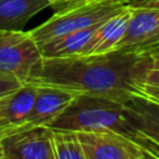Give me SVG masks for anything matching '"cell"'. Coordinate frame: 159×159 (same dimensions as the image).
<instances>
[{
  "label": "cell",
  "instance_id": "obj_1",
  "mask_svg": "<svg viewBox=\"0 0 159 159\" xmlns=\"http://www.w3.org/2000/svg\"><path fill=\"white\" fill-rule=\"evenodd\" d=\"M149 58L124 51L103 55L42 57L27 83L62 88L125 103L135 91V78Z\"/></svg>",
  "mask_w": 159,
  "mask_h": 159
},
{
  "label": "cell",
  "instance_id": "obj_2",
  "mask_svg": "<svg viewBox=\"0 0 159 159\" xmlns=\"http://www.w3.org/2000/svg\"><path fill=\"white\" fill-rule=\"evenodd\" d=\"M47 127L73 133L114 130L129 137L125 103L89 94H77Z\"/></svg>",
  "mask_w": 159,
  "mask_h": 159
},
{
  "label": "cell",
  "instance_id": "obj_3",
  "mask_svg": "<svg viewBox=\"0 0 159 159\" xmlns=\"http://www.w3.org/2000/svg\"><path fill=\"white\" fill-rule=\"evenodd\" d=\"M125 6L127 2L120 1H84L55 11L48 20L29 30V34L37 45H41L61 35L99 24L122 11Z\"/></svg>",
  "mask_w": 159,
  "mask_h": 159
},
{
  "label": "cell",
  "instance_id": "obj_4",
  "mask_svg": "<svg viewBox=\"0 0 159 159\" xmlns=\"http://www.w3.org/2000/svg\"><path fill=\"white\" fill-rule=\"evenodd\" d=\"M42 56L39 45L24 30H0V76L26 84Z\"/></svg>",
  "mask_w": 159,
  "mask_h": 159
},
{
  "label": "cell",
  "instance_id": "obj_5",
  "mask_svg": "<svg viewBox=\"0 0 159 159\" xmlns=\"http://www.w3.org/2000/svg\"><path fill=\"white\" fill-rule=\"evenodd\" d=\"M84 159H139L143 149L130 137L114 130L75 133Z\"/></svg>",
  "mask_w": 159,
  "mask_h": 159
},
{
  "label": "cell",
  "instance_id": "obj_6",
  "mask_svg": "<svg viewBox=\"0 0 159 159\" xmlns=\"http://www.w3.org/2000/svg\"><path fill=\"white\" fill-rule=\"evenodd\" d=\"M113 51L139 55L159 51V10L132 7L125 34Z\"/></svg>",
  "mask_w": 159,
  "mask_h": 159
},
{
  "label": "cell",
  "instance_id": "obj_7",
  "mask_svg": "<svg viewBox=\"0 0 159 159\" xmlns=\"http://www.w3.org/2000/svg\"><path fill=\"white\" fill-rule=\"evenodd\" d=\"M129 137L159 154V101L134 93L127 102Z\"/></svg>",
  "mask_w": 159,
  "mask_h": 159
},
{
  "label": "cell",
  "instance_id": "obj_8",
  "mask_svg": "<svg viewBox=\"0 0 159 159\" xmlns=\"http://www.w3.org/2000/svg\"><path fill=\"white\" fill-rule=\"evenodd\" d=\"M51 129L31 127L15 130L0 140V159H51Z\"/></svg>",
  "mask_w": 159,
  "mask_h": 159
},
{
  "label": "cell",
  "instance_id": "obj_9",
  "mask_svg": "<svg viewBox=\"0 0 159 159\" xmlns=\"http://www.w3.org/2000/svg\"><path fill=\"white\" fill-rule=\"evenodd\" d=\"M35 86V97L31 108L25 117L21 129L31 127H47L77 96L73 92L51 87Z\"/></svg>",
  "mask_w": 159,
  "mask_h": 159
},
{
  "label": "cell",
  "instance_id": "obj_10",
  "mask_svg": "<svg viewBox=\"0 0 159 159\" xmlns=\"http://www.w3.org/2000/svg\"><path fill=\"white\" fill-rule=\"evenodd\" d=\"M130 14L132 7L127 5L122 11L101 22L82 55H103L113 51L125 34Z\"/></svg>",
  "mask_w": 159,
  "mask_h": 159
},
{
  "label": "cell",
  "instance_id": "obj_11",
  "mask_svg": "<svg viewBox=\"0 0 159 159\" xmlns=\"http://www.w3.org/2000/svg\"><path fill=\"white\" fill-rule=\"evenodd\" d=\"M35 97V86L22 84L16 92L0 101V140L7 134L21 129Z\"/></svg>",
  "mask_w": 159,
  "mask_h": 159
},
{
  "label": "cell",
  "instance_id": "obj_12",
  "mask_svg": "<svg viewBox=\"0 0 159 159\" xmlns=\"http://www.w3.org/2000/svg\"><path fill=\"white\" fill-rule=\"evenodd\" d=\"M99 24H96L93 26L77 30L66 35H61L58 37L51 39L39 45L41 56L42 57H68V56L82 55L84 47L87 46L88 41L93 36Z\"/></svg>",
  "mask_w": 159,
  "mask_h": 159
},
{
  "label": "cell",
  "instance_id": "obj_13",
  "mask_svg": "<svg viewBox=\"0 0 159 159\" xmlns=\"http://www.w3.org/2000/svg\"><path fill=\"white\" fill-rule=\"evenodd\" d=\"M48 6V0H0V30H22L34 15Z\"/></svg>",
  "mask_w": 159,
  "mask_h": 159
},
{
  "label": "cell",
  "instance_id": "obj_14",
  "mask_svg": "<svg viewBox=\"0 0 159 159\" xmlns=\"http://www.w3.org/2000/svg\"><path fill=\"white\" fill-rule=\"evenodd\" d=\"M135 91L159 101V53H149V58L135 78Z\"/></svg>",
  "mask_w": 159,
  "mask_h": 159
},
{
  "label": "cell",
  "instance_id": "obj_15",
  "mask_svg": "<svg viewBox=\"0 0 159 159\" xmlns=\"http://www.w3.org/2000/svg\"><path fill=\"white\" fill-rule=\"evenodd\" d=\"M51 159H84L77 137L73 132L51 129Z\"/></svg>",
  "mask_w": 159,
  "mask_h": 159
},
{
  "label": "cell",
  "instance_id": "obj_16",
  "mask_svg": "<svg viewBox=\"0 0 159 159\" xmlns=\"http://www.w3.org/2000/svg\"><path fill=\"white\" fill-rule=\"evenodd\" d=\"M21 86H22V83H20L16 80L0 76V101L5 97L12 94L14 92H16Z\"/></svg>",
  "mask_w": 159,
  "mask_h": 159
},
{
  "label": "cell",
  "instance_id": "obj_17",
  "mask_svg": "<svg viewBox=\"0 0 159 159\" xmlns=\"http://www.w3.org/2000/svg\"><path fill=\"white\" fill-rule=\"evenodd\" d=\"M84 1L86 0H48V2H50L48 7H52L55 11H57V10H62V9H66L70 6L78 5Z\"/></svg>",
  "mask_w": 159,
  "mask_h": 159
},
{
  "label": "cell",
  "instance_id": "obj_18",
  "mask_svg": "<svg viewBox=\"0 0 159 159\" xmlns=\"http://www.w3.org/2000/svg\"><path fill=\"white\" fill-rule=\"evenodd\" d=\"M127 5L130 7H148L159 10V0H128Z\"/></svg>",
  "mask_w": 159,
  "mask_h": 159
},
{
  "label": "cell",
  "instance_id": "obj_19",
  "mask_svg": "<svg viewBox=\"0 0 159 159\" xmlns=\"http://www.w3.org/2000/svg\"><path fill=\"white\" fill-rule=\"evenodd\" d=\"M142 149H143L142 159H159V157L157 154H154L152 150H149V149H147L144 147H142Z\"/></svg>",
  "mask_w": 159,
  "mask_h": 159
},
{
  "label": "cell",
  "instance_id": "obj_20",
  "mask_svg": "<svg viewBox=\"0 0 159 159\" xmlns=\"http://www.w3.org/2000/svg\"><path fill=\"white\" fill-rule=\"evenodd\" d=\"M86 1H120V2H127L128 0H86Z\"/></svg>",
  "mask_w": 159,
  "mask_h": 159
},
{
  "label": "cell",
  "instance_id": "obj_21",
  "mask_svg": "<svg viewBox=\"0 0 159 159\" xmlns=\"http://www.w3.org/2000/svg\"><path fill=\"white\" fill-rule=\"evenodd\" d=\"M147 149H148V148H147ZM149 150H150V149H149ZM153 153H154V152H153ZM154 154H157V155H158V157H159V154H158V153H154Z\"/></svg>",
  "mask_w": 159,
  "mask_h": 159
},
{
  "label": "cell",
  "instance_id": "obj_22",
  "mask_svg": "<svg viewBox=\"0 0 159 159\" xmlns=\"http://www.w3.org/2000/svg\"><path fill=\"white\" fill-rule=\"evenodd\" d=\"M153 53H159V51H157V52H153Z\"/></svg>",
  "mask_w": 159,
  "mask_h": 159
},
{
  "label": "cell",
  "instance_id": "obj_23",
  "mask_svg": "<svg viewBox=\"0 0 159 159\" xmlns=\"http://www.w3.org/2000/svg\"><path fill=\"white\" fill-rule=\"evenodd\" d=\"M139 159H142V157H140V158H139Z\"/></svg>",
  "mask_w": 159,
  "mask_h": 159
},
{
  "label": "cell",
  "instance_id": "obj_24",
  "mask_svg": "<svg viewBox=\"0 0 159 159\" xmlns=\"http://www.w3.org/2000/svg\"><path fill=\"white\" fill-rule=\"evenodd\" d=\"M155 52H157V51H155Z\"/></svg>",
  "mask_w": 159,
  "mask_h": 159
}]
</instances>
